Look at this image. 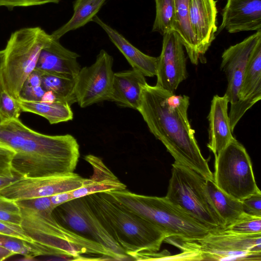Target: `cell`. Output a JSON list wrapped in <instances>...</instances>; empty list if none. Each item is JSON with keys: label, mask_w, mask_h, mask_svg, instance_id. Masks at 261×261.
<instances>
[{"label": "cell", "mask_w": 261, "mask_h": 261, "mask_svg": "<svg viewBox=\"0 0 261 261\" xmlns=\"http://www.w3.org/2000/svg\"><path fill=\"white\" fill-rule=\"evenodd\" d=\"M20 209L15 201L0 196V220L20 225Z\"/></svg>", "instance_id": "cell-33"}, {"label": "cell", "mask_w": 261, "mask_h": 261, "mask_svg": "<svg viewBox=\"0 0 261 261\" xmlns=\"http://www.w3.org/2000/svg\"><path fill=\"white\" fill-rule=\"evenodd\" d=\"M161 54L158 57L155 86L172 93L188 77L184 46L174 31L163 35Z\"/></svg>", "instance_id": "cell-13"}, {"label": "cell", "mask_w": 261, "mask_h": 261, "mask_svg": "<svg viewBox=\"0 0 261 261\" xmlns=\"http://www.w3.org/2000/svg\"><path fill=\"white\" fill-rule=\"evenodd\" d=\"M53 37L51 41L40 51L35 69L67 78H76L81 67L80 56L63 46Z\"/></svg>", "instance_id": "cell-17"}, {"label": "cell", "mask_w": 261, "mask_h": 261, "mask_svg": "<svg viewBox=\"0 0 261 261\" xmlns=\"http://www.w3.org/2000/svg\"><path fill=\"white\" fill-rule=\"evenodd\" d=\"M126 186L115 176L107 179H98L91 176L86 178L84 185L71 191L73 198L85 197L100 192L125 189Z\"/></svg>", "instance_id": "cell-27"}, {"label": "cell", "mask_w": 261, "mask_h": 261, "mask_svg": "<svg viewBox=\"0 0 261 261\" xmlns=\"http://www.w3.org/2000/svg\"><path fill=\"white\" fill-rule=\"evenodd\" d=\"M15 152L12 148L0 144V177L15 178L12 169V161Z\"/></svg>", "instance_id": "cell-34"}, {"label": "cell", "mask_w": 261, "mask_h": 261, "mask_svg": "<svg viewBox=\"0 0 261 261\" xmlns=\"http://www.w3.org/2000/svg\"><path fill=\"white\" fill-rule=\"evenodd\" d=\"M102 225L129 256L159 251L167 235L156 225L128 210L107 192L85 196Z\"/></svg>", "instance_id": "cell-3"}, {"label": "cell", "mask_w": 261, "mask_h": 261, "mask_svg": "<svg viewBox=\"0 0 261 261\" xmlns=\"http://www.w3.org/2000/svg\"><path fill=\"white\" fill-rule=\"evenodd\" d=\"M166 239L182 251L193 252L198 260H261V233L242 234L217 228L198 239Z\"/></svg>", "instance_id": "cell-7"}, {"label": "cell", "mask_w": 261, "mask_h": 261, "mask_svg": "<svg viewBox=\"0 0 261 261\" xmlns=\"http://www.w3.org/2000/svg\"><path fill=\"white\" fill-rule=\"evenodd\" d=\"M213 180L229 196L243 200L259 189L245 147L235 138L215 156Z\"/></svg>", "instance_id": "cell-9"}, {"label": "cell", "mask_w": 261, "mask_h": 261, "mask_svg": "<svg viewBox=\"0 0 261 261\" xmlns=\"http://www.w3.org/2000/svg\"><path fill=\"white\" fill-rule=\"evenodd\" d=\"M18 101L22 112L39 115L46 119L51 124L67 122L73 119V114L71 106L65 102Z\"/></svg>", "instance_id": "cell-25"}, {"label": "cell", "mask_w": 261, "mask_h": 261, "mask_svg": "<svg viewBox=\"0 0 261 261\" xmlns=\"http://www.w3.org/2000/svg\"><path fill=\"white\" fill-rule=\"evenodd\" d=\"M172 166L166 197L211 228H225L207 192L206 179L176 162Z\"/></svg>", "instance_id": "cell-8"}, {"label": "cell", "mask_w": 261, "mask_h": 261, "mask_svg": "<svg viewBox=\"0 0 261 261\" xmlns=\"http://www.w3.org/2000/svg\"><path fill=\"white\" fill-rule=\"evenodd\" d=\"M45 91L42 85L41 73L35 69L23 83L18 101H40Z\"/></svg>", "instance_id": "cell-30"}, {"label": "cell", "mask_w": 261, "mask_h": 261, "mask_svg": "<svg viewBox=\"0 0 261 261\" xmlns=\"http://www.w3.org/2000/svg\"><path fill=\"white\" fill-rule=\"evenodd\" d=\"M218 32L261 30V0H227Z\"/></svg>", "instance_id": "cell-16"}, {"label": "cell", "mask_w": 261, "mask_h": 261, "mask_svg": "<svg viewBox=\"0 0 261 261\" xmlns=\"http://www.w3.org/2000/svg\"><path fill=\"white\" fill-rule=\"evenodd\" d=\"M14 254L11 251L0 245V261L5 260Z\"/></svg>", "instance_id": "cell-40"}, {"label": "cell", "mask_w": 261, "mask_h": 261, "mask_svg": "<svg viewBox=\"0 0 261 261\" xmlns=\"http://www.w3.org/2000/svg\"><path fill=\"white\" fill-rule=\"evenodd\" d=\"M3 122V119H2V118H1V116H0V124H1V123H2Z\"/></svg>", "instance_id": "cell-43"}, {"label": "cell", "mask_w": 261, "mask_h": 261, "mask_svg": "<svg viewBox=\"0 0 261 261\" xmlns=\"http://www.w3.org/2000/svg\"><path fill=\"white\" fill-rule=\"evenodd\" d=\"M260 40L261 30L241 42L229 46L222 55L221 68L227 81L224 95L230 105L238 100V92L248 61L254 46Z\"/></svg>", "instance_id": "cell-14"}, {"label": "cell", "mask_w": 261, "mask_h": 261, "mask_svg": "<svg viewBox=\"0 0 261 261\" xmlns=\"http://www.w3.org/2000/svg\"><path fill=\"white\" fill-rule=\"evenodd\" d=\"M107 0H76L73 4V14L70 20L54 31L51 36L60 39L69 31L76 30L92 21Z\"/></svg>", "instance_id": "cell-24"}, {"label": "cell", "mask_w": 261, "mask_h": 261, "mask_svg": "<svg viewBox=\"0 0 261 261\" xmlns=\"http://www.w3.org/2000/svg\"><path fill=\"white\" fill-rule=\"evenodd\" d=\"M5 59V51L4 49L0 50V92L4 90L2 80V72L3 66V64Z\"/></svg>", "instance_id": "cell-41"}, {"label": "cell", "mask_w": 261, "mask_h": 261, "mask_svg": "<svg viewBox=\"0 0 261 261\" xmlns=\"http://www.w3.org/2000/svg\"><path fill=\"white\" fill-rule=\"evenodd\" d=\"M40 101L46 102H53L57 100L55 94L50 91H46Z\"/></svg>", "instance_id": "cell-39"}, {"label": "cell", "mask_w": 261, "mask_h": 261, "mask_svg": "<svg viewBox=\"0 0 261 261\" xmlns=\"http://www.w3.org/2000/svg\"><path fill=\"white\" fill-rule=\"evenodd\" d=\"M18 177H17L15 178L0 177V189L5 187L6 186L9 185L10 183L14 181Z\"/></svg>", "instance_id": "cell-42"}, {"label": "cell", "mask_w": 261, "mask_h": 261, "mask_svg": "<svg viewBox=\"0 0 261 261\" xmlns=\"http://www.w3.org/2000/svg\"><path fill=\"white\" fill-rule=\"evenodd\" d=\"M86 178L74 172L47 177H19L0 189V196L16 201L71 191L82 187Z\"/></svg>", "instance_id": "cell-12"}, {"label": "cell", "mask_w": 261, "mask_h": 261, "mask_svg": "<svg viewBox=\"0 0 261 261\" xmlns=\"http://www.w3.org/2000/svg\"><path fill=\"white\" fill-rule=\"evenodd\" d=\"M92 21L106 32L112 43L125 58L132 69L139 71L145 76L156 75L158 58L142 53L132 44L116 30L102 21L97 15Z\"/></svg>", "instance_id": "cell-20"}, {"label": "cell", "mask_w": 261, "mask_h": 261, "mask_svg": "<svg viewBox=\"0 0 261 261\" xmlns=\"http://www.w3.org/2000/svg\"><path fill=\"white\" fill-rule=\"evenodd\" d=\"M156 14L152 32L162 35L173 31L175 3L174 0H154Z\"/></svg>", "instance_id": "cell-28"}, {"label": "cell", "mask_w": 261, "mask_h": 261, "mask_svg": "<svg viewBox=\"0 0 261 261\" xmlns=\"http://www.w3.org/2000/svg\"><path fill=\"white\" fill-rule=\"evenodd\" d=\"M21 112L18 100L4 90L0 92V116L3 122L18 119Z\"/></svg>", "instance_id": "cell-32"}, {"label": "cell", "mask_w": 261, "mask_h": 261, "mask_svg": "<svg viewBox=\"0 0 261 261\" xmlns=\"http://www.w3.org/2000/svg\"><path fill=\"white\" fill-rule=\"evenodd\" d=\"M0 245L15 254H19L27 257L45 255L42 249L34 243L8 236L0 234Z\"/></svg>", "instance_id": "cell-29"}, {"label": "cell", "mask_w": 261, "mask_h": 261, "mask_svg": "<svg viewBox=\"0 0 261 261\" xmlns=\"http://www.w3.org/2000/svg\"><path fill=\"white\" fill-rule=\"evenodd\" d=\"M189 97L176 95L147 83L143 85L137 111L150 132L165 146L175 162L206 179H213L207 161L201 154L188 116Z\"/></svg>", "instance_id": "cell-1"}, {"label": "cell", "mask_w": 261, "mask_h": 261, "mask_svg": "<svg viewBox=\"0 0 261 261\" xmlns=\"http://www.w3.org/2000/svg\"><path fill=\"white\" fill-rule=\"evenodd\" d=\"M61 0H0V7H5L9 10L15 7L41 6L50 3L58 4Z\"/></svg>", "instance_id": "cell-37"}, {"label": "cell", "mask_w": 261, "mask_h": 261, "mask_svg": "<svg viewBox=\"0 0 261 261\" xmlns=\"http://www.w3.org/2000/svg\"><path fill=\"white\" fill-rule=\"evenodd\" d=\"M226 96H214L207 116L209 122L207 147L215 156L234 138L232 135L228 112Z\"/></svg>", "instance_id": "cell-19"}, {"label": "cell", "mask_w": 261, "mask_h": 261, "mask_svg": "<svg viewBox=\"0 0 261 261\" xmlns=\"http://www.w3.org/2000/svg\"><path fill=\"white\" fill-rule=\"evenodd\" d=\"M41 73L43 87L45 91L53 92L57 101L67 102L70 106L76 102L75 95V79H72L42 72Z\"/></svg>", "instance_id": "cell-26"}, {"label": "cell", "mask_w": 261, "mask_h": 261, "mask_svg": "<svg viewBox=\"0 0 261 261\" xmlns=\"http://www.w3.org/2000/svg\"><path fill=\"white\" fill-rule=\"evenodd\" d=\"M71 191L61 192L50 196L52 204L56 207L63 203L73 199Z\"/></svg>", "instance_id": "cell-38"}, {"label": "cell", "mask_w": 261, "mask_h": 261, "mask_svg": "<svg viewBox=\"0 0 261 261\" xmlns=\"http://www.w3.org/2000/svg\"><path fill=\"white\" fill-rule=\"evenodd\" d=\"M0 234L20 239L34 243L25 233L20 225L0 220Z\"/></svg>", "instance_id": "cell-35"}, {"label": "cell", "mask_w": 261, "mask_h": 261, "mask_svg": "<svg viewBox=\"0 0 261 261\" xmlns=\"http://www.w3.org/2000/svg\"><path fill=\"white\" fill-rule=\"evenodd\" d=\"M53 36L39 27H27L13 32L5 51L2 80L4 90L18 101L19 92L28 76L35 69L42 49Z\"/></svg>", "instance_id": "cell-6"}, {"label": "cell", "mask_w": 261, "mask_h": 261, "mask_svg": "<svg viewBox=\"0 0 261 261\" xmlns=\"http://www.w3.org/2000/svg\"><path fill=\"white\" fill-rule=\"evenodd\" d=\"M206 187L218 214L224 223L225 228L244 213L242 201L221 190L213 179H206Z\"/></svg>", "instance_id": "cell-23"}, {"label": "cell", "mask_w": 261, "mask_h": 261, "mask_svg": "<svg viewBox=\"0 0 261 261\" xmlns=\"http://www.w3.org/2000/svg\"><path fill=\"white\" fill-rule=\"evenodd\" d=\"M53 215L66 228L104 246L112 253L115 260L129 257L99 221L85 197L74 198L57 206Z\"/></svg>", "instance_id": "cell-10"}, {"label": "cell", "mask_w": 261, "mask_h": 261, "mask_svg": "<svg viewBox=\"0 0 261 261\" xmlns=\"http://www.w3.org/2000/svg\"><path fill=\"white\" fill-rule=\"evenodd\" d=\"M225 228L242 234L261 233V217L244 212L238 219Z\"/></svg>", "instance_id": "cell-31"}, {"label": "cell", "mask_w": 261, "mask_h": 261, "mask_svg": "<svg viewBox=\"0 0 261 261\" xmlns=\"http://www.w3.org/2000/svg\"><path fill=\"white\" fill-rule=\"evenodd\" d=\"M175 15L173 31L178 35L190 61L197 65L201 57L197 40L190 19V0H174Z\"/></svg>", "instance_id": "cell-22"}, {"label": "cell", "mask_w": 261, "mask_h": 261, "mask_svg": "<svg viewBox=\"0 0 261 261\" xmlns=\"http://www.w3.org/2000/svg\"><path fill=\"white\" fill-rule=\"evenodd\" d=\"M19 208L22 217L21 226L33 242L42 249L45 255L85 260L83 255L86 254L115 260L112 253L99 243L62 225L54 216V211Z\"/></svg>", "instance_id": "cell-4"}, {"label": "cell", "mask_w": 261, "mask_h": 261, "mask_svg": "<svg viewBox=\"0 0 261 261\" xmlns=\"http://www.w3.org/2000/svg\"><path fill=\"white\" fill-rule=\"evenodd\" d=\"M113 64V57L101 49L91 65L81 68L75 84L76 102L80 107L109 100L114 73Z\"/></svg>", "instance_id": "cell-11"}, {"label": "cell", "mask_w": 261, "mask_h": 261, "mask_svg": "<svg viewBox=\"0 0 261 261\" xmlns=\"http://www.w3.org/2000/svg\"><path fill=\"white\" fill-rule=\"evenodd\" d=\"M107 192L125 208L156 225L168 238L195 240L204 237L213 229L171 202L166 196L140 195L126 189Z\"/></svg>", "instance_id": "cell-5"}, {"label": "cell", "mask_w": 261, "mask_h": 261, "mask_svg": "<svg viewBox=\"0 0 261 261\" xmlns=\"http://www.w3.org/2000/svg\"><path fill=\"white\" fill-rule=\"evenodd\" d=\"M189 15L201 58L215 38L217 9L215 0H190Z\"/></svg>", "instance_id": "cell-18"}, {"label": "cell", "mask_w": 261, "mask_h": 261, "mask_svg": "<svg viewBox=\"0 0 261 261\" xmlns=\"http://www.w3.org/2000/svg\"><path fill=\"white\" fill-rule=\"evenodd\" d=\"M0 144L15 152V175L41 177L74 172L80 156L76 139L70 134L50 136L34 131L19 119L0 124Z\"/></svg>", "instance_id": "cell-2"}, {"label": "cell", "mask_w": 261, "mask_h": 261, "mask_svg": "<svg viewBox=\"0 0 261 261\" xmlns=\"http://www.w3.org/2000/svg\"><path fill=\"white\" fill-rule=\"evenodd\" d=\"M145 76L132 70L114 72L109 100L120 106L137 110L143 85L147 83Z\"/></svg>", "instance_id": "cell-21"}, {"label": "cell", "mask_w": 261, "mask_h": 261, "mask_svg": "<svg viewBox=\"0 0 261 261\" xmlns=\"http://www.w3.org/2000/svg\"><path fill=\"white\" fill-rule=\"evenodd\" d=\"M261 98V40L254 46L248 61L238 92V100L228 113L232 132L246 111Z\"/></svg>", "instance_id": "cell-15"}, {"label": "cell", "mask_w": 261, "mask_h": 261, "mask_svg": "<svg viewBox=\"0 0 261 261\" xmlns=\"http://www.w3.org/2000/svg\"><path fill=\"white\" fill-rule=\"evenodd\" d=\"M241 201L244 212L245 213L261 217V192L260 190Z\"/></svg>", "instance_id": "cell-36"}]
</instances>
